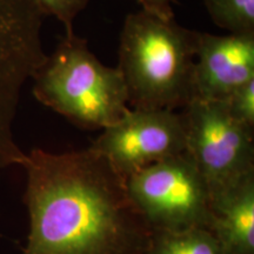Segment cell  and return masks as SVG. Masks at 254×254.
I'll return each instance as SVG.
<instances>
[{"mask_svg": "<svg viewBox=\"0 0 254 254\" xmlns=\"http://www.w3.org/2000/svg\"><path fill=\"white\" fill-rule=\"evenodd\" d=\"M225 254H254V172L211 193V225Z\"/></svg>", "mask_w": 254, "mask_h": 254, "instance_id": "obj_9", "label": "cell"}, {"mask_svg": "<svg viewBox=\"0 0 254 254\" xmlns=\"http://www.w3.org/2000/svg\"><path fill=\"white\" fill-rule=\"evenodd\" d=\"M182 114L186 151L211 193L254 172V129L237 122L224 101L193 99Z\"/></svg>", "mask_w": 254, "mask_h": 254, "instance_id": "obj_6", "label": "cell"}, {"mask_svg": "<svg viewBox=\"0 0 254 254\" xmlns=\"http://www.w3.org/2000/svg\"><path fill=\"white\" fill-rule=\"evenodd\" d=\"M43 13L58 19L65 27L66 34L74 33L73 24L78 14L86 7L90 0H34Z\"/></svg>", "mask_w": 254, "mask_h": 254, "instance_id": "obj_13", "label": "cell"}, {"mask_svg": "<svg viewBox=\"0 0 254 254\" xmlns=\"http://www.w3.org/2000/svg\"><path fill=\"white\" fill-rule=\"evenodd\" d=\"M211 19L233 34H254V0H204Z\"/></svg>", "mask_w": 254, "mask_h": 254, "instance_id": "obj_11", "label": "cell"}, {"mask_svg": "<svg viewBox=\"0 0 254 254\" xmlns=\"http://www.w3.org/2000/svg\"><path fill=\"white\" fill-rule=\"evenodd\" d=\"M32 80L38 101L81 128L104 129L129 110L119 68L104 65L74 33L63 38Z\"/></svg>", "mask_w": 254, "mask_h": 254, "instance_id": "obj_3", "label": "cell"}, {"mask_svg": "<svg viewBox=\"0 0 254 254\" xmlns=\"http://www.w3.org/2000/svg\"><path fill=\"white\" fill-rule=\"evenodd\" d=\"M251 80H254V34L199 32L194 99L225 101Z\"/></svg>", "mask_w": 254, "mask_h": 254, "instance_id": "obj_8", "label": "cell"}, {"mask_svg": "<svg viewBox=\"0 0 254 254\" xmlns=\"http://www.w3.org/2000/svg\"><path fill=\"white\" fill-rule=\"evenodd\" d=\"M24 202L30 233L23 254H145L151 228L125 179L92 148L26 153Z\"/></svg>", "mask_w": 254, "mask_h": 254, "instance_id": "obj_1", "label": "cell"}, {"mask_svg": "<svg viewBox=\"0 0 254 254\" xmlns=\"http://www.w3.org/2000/svg\"><path fill=\"white\" fill-rule=\"evenodd\" d=\"M144 11L148 13L157 15L163 19L174 18V12L172 9V0H135Z\"/></svg>", "mask_w": 254, "mask_h": 254, "instance_id": "obj_14", "label": "cell"}, {"mask_svg": "<svg viewBox=\"0 0 254 254\" xmlns=\"http://www.w3.org/2000/svg\"><path fill=\"white\" fill-rule=\"evenodd\" d=\"M124 179L164 159L186 151L182 112L129 109L118 122L103 129L91 146Z\"/></svg>", "mask_w": 254, "mask_h": 254, "instance_id": "obj_7", "label": "cell"}, {"mask_svg": "<svg viewBox=\"0 0 254 254\" xmlns=\"http://www.w3.org/2000/svg\"><path fill=\"white\" fill-rule=\"evenodd\" d=\"M129 199L153 230L211 225V190L187 151L142 168L125 180Z\"/></svg>", "mask_w": 254, "mask_h": 254, "instance_id": "obj_5", "label": "cell"}, {"mask_svg": "<svg viewBox=\"0 0 254 254\" xmlns=\"http://www.w3.org/2000/svg\"><path fill=\"white\" fill-rule=\"evenodd\" d=\"M45 18L34 0H0V170L26 160L13 124L25 84L46 60Z\"/></svg>", "mask_w": 254, "mask_h": 254, "instance_id": "obj_4", "label": "cell"}, {"mask_svg": "<svg viewBox=\"0 0 254 254\" xmlns=\"http://www.w3.org/2000/svg\"><path fill=\"white\" fill-rule=\"evenodd\" d=\"M224 103L237 122L254 129V80L237 88Z\"/></svg>", "mask_w": 254, "mask_h": 254, "instance_id": "obj_12", "label": "cell"}, {"mask_svg": "<svg viewBox=\"0 0 254 254\" xmlns=\"http://www.w3.org/2000/svg\"><path fill=\"white\" fill-rule=\"evenodd\" d=\"M199 32L176 19L141 11L128 14L119 43L117 67L132 109L177 111L194 99Z\"/></svg>", "mask_w": 254, "mask_h": 254, "instance_id": "obj_2", "label": "cell"}, {"mask_svg": "<svg viewBox=\"0 0 254 254\" xmlns=\"http://www.w3.org/2000/svg\"><path fill=\"white\" fill-rule=\"evenodd\" d=\"M145 254H225L212 233L205 227L151 231Z\"/></svg>", "mask_w": 254, "mask_h": 254, "instance_id": "obj_10", "label": "cell"}]
</instances>
